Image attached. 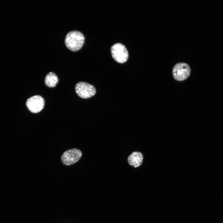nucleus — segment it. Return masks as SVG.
Here are the masks:
<instances>
[{"label":"nucleus","instance_id":"obj_6","mask_svg":"<svg viewBox=\"0 0 223 223\" xmlns=\"http://www.w3.org/2000/svg\"><path fill=\"white\" fill-rule=\"evenodd\" d=\"M26 105L32 112L37 113L40 112L45 105V101L41 96L36 95L28 98L26 102Z\"/></svg>","mask_w":223,"mask_h":223},{"label":"nucleus","instance_id":"obj_8","mask_svg":"<svg viewBox=\"0 0 223 223\" xmlns=\"http://www.w3.org/2000/svg\"><path fill=\"white\" fill-rule=\"evenodd\" d=\"M58 78L56 74L52 72L48 73L46 76L45 82L48 87L52 88L55 87L58 82Z\"/></svg>","mask_w":223,"mask_h":223},{"label":"nucleus","instance_id":"obj_7","mask_svg":"<svg viewBox=\"0 0 223 223\" xmlns=\"http://www.w3.org/2000/svg\"><path fill=\"white\" fill-rule=\"evenodd\" d=\"M143 158V155L141 153L135 151L129 155L127 160L129 165L134 168H137L142 164Z\"/></svg>","mask_w":223,"mask_h":223},{"label":"nucleus","instance_id":"obj_4","mask_svg":"<svg viewBox=\"0 0 223 223\" xmlns=\"http://www.w3.org/2000/svg\"><path fill=\"white\" fill-rule=\"evenodd\" d=\"M111 51L113 58L118 63H124L128 58V51L125 46L121 43L114 45L111 47Z\"/></svg>","mask_w":223,"mask_h":223},{"label":"nucleus","instance_id":"obj_1","mask_svg":"<svg viewBox=\"0 0 223 223\" xmlns=\"http://www.w3.org/2000/svg\"><path fill=\"white\" fill-rule=\"evenodd\" d=\"M85 38L80 32L74 30L69 32L66 35L65 44L70 50L76 51L80 49L84 42Z\"/></svg>","mask_w":223,"mask_h":223},{"label":"nucleus","instance_id":"obj_2","mask_svg":"<svg viewBox=\"0 0 223 223\" xmlns=\"http://www.w3.org/2000/svg\"><path fill=\"white\" fill-rule=\"evenodd\" d=\"M191 70L190 66L184 63H180L174 66L172 73L176 80L182 81L187 79L190 75Z\"/></svg>","mask_w":223,"mask_h":223},{"label":"nucleus","instance_id":"obj_5","mask_svg":"<svg viewBox=\"0 0 223 223\" xmlns=\"http://www.w3.org/2000/svg\"><path fill=\"white\" fill-rule=\"evenodd\" d=\"M75 89L77 94L83 98H88L94 96L96 90L92 85L84 82H80L76 85Z\"/></svg>","mask_w":223,"mask_h":223},{"label":"nucleus","instance_id":"obj_3","mask_svg":"<svg viewBox=\"0 0 223 223\" xmlns=\"http://www.w3.org/2000/svg\"><path fill=\"white\" fill-rule=\"evenodd\" d=\"M82 155V152L79 149L73 148L65 151L62 155L61 159L63 164L70 165L77 162Z\"/></svg>","mask_w":223,"mask_h":223}]
</instances>
